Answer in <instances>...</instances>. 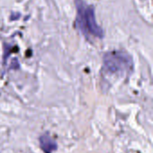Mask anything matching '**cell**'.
Here are the masks:
<instances>
[{
  "mask_svg": "<svg viewBox=\"0 0 153 153\" xmlns=\"http://www.w3.org/2000/svg\"><path fill=\"white\" fill-rule=\"evenodd\" d=\"M76 6V23L85 36H93L99 39L104 37V30L97 23L95 8L87 4L83 0H74Z\"/></svg>",
  "mask_w": 153,
  "mask_h": 153,
  "instance_id": "1",
  "label": "cell"
},
{
  "mask_svg": "<svg viewBox=\"0 0 153 153\" xmlns=\"http://www.w3.org/2000/svg\"><path fill=\"white\" fill-rule=\"evenodd\" d=\"M133 68V59L124 51H111L105 54L103 58V71L105 74L124 76Z\"/></svg>",
  "mask_w": 153,
  "mask_h": 153,
  "instance_id": "2",
  "label": "cell"
},
{
  "mask_svg": "<svg viewBox=\"0 0 153 153\" xmlns=\"http://www.w3.org/2000/svg\"><path fill=\"white\" fill-rule=\"evenodd\" d=\"M39 145L44 153H52L57 150V143L48 134L41 135L39 139Z\"/></svg>",
  "mask_w": 153,
  "mask_h": 153,
  "instance_id": "3",
  "label": "cell"
}]
</instances>
